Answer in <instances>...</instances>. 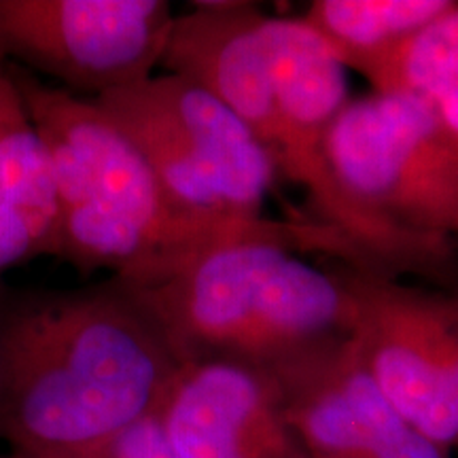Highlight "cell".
I'll use <instances>...</instances> for the list:
<instances>
[{"label": "cell", "mask_w": 458, "mask_h": 458, "mask_svg": "<svg viewBox=\"0 0 458 458\" xmlns=\"http://www.w3.org/2000/svg\"><path fill=\"white\" fill-rule=\"evenodd\" d=\"M7 68L49 159L57 208L54 257L83 272H111L125 286L156 283L204 250L242 240H272L340 261L351 257L346 240L310 219L210 221L181 213L94 98Z\"/></svg>", "instance_id": "cell-1"}, {"label": "cell", "mask_w": 458, "mask_h": 458, "mask_svg": "<svg viewBox=\"0 0 458 458\" xmlns=\"http://www.w3.org/2000/svg\"><path fill=\"white\" fill-rule=\"evenodd\" d=\"M181 365L113 278L17 303L0 317V439L26 458L94 448L156 416Z\"/></svg>", "instance_id": "cell-2"}, {"label": "cell", "mask_w": 458, "mask_h": 458, "mask_svg": "<svg viewBox=\"0 0 458 458\" xmlns=\"http://www.w3.org/2000/svg\"><path fill=\"white\" fill-rule=\"evenodd\" d=\"M125 289L181 363L219 359L270 371L346 342L357 320L348 267L325 270L272 240L215 246Z\"/></svg>", "instance_id": "cell-3"}, {"label": "cell", "mask_w": 458, "mask_h": 458, "mask_svg": "<svg viewBox=\"0 0 458 458\" xmlns=\"http://www.w3.org/2000/svg\"><path fill=\"white\" fill-rule=\"evenodd\" d=\"M276 125L267 140L278 179L306 193L310 221L348 240L371 266L408 272L427 257L428 242L360 206L337 179L327 156V131L352 98L348 68L301 17L263 15Z\"/></svg>", "instance_id": "cell-4"}, {"label": "cell", "mask_w": 458, "mask_h": 458, "mask_svg": "<svg viewBox=\"0 0 458 458\" xmlns=\"http://www.w3.org/2000/svg\"><path fill=\"white\" fill-rule=\"evenodd\" d=\"M94 100L134 142L176 210L210 221L266 216L278 172L253 131L208 91L156 72Z\"/></svg>", "instance_id": "cell-5"}, {"label": "cell", "mask_w": 458, "mask_h": 458, "mask_svg": "<svg viewBox=\"0 0 458 458\" xmlns=\"http://www.w3.org/2000/svg\"><path fill=\"white\" fill-rule=\"evenodd\" d=\"M327 156L374 215L458 242V145L427 102L393 94L351 100L327 131Z\"/></svg>", "instance_id": "cell-6"}, {"label": "cell", "mask_w": 458, "mask_h": 458, "mask_svg": "<svg viewBox=\"0 0 458 458\" xmlns=\"http://www.w3.org/2000/svg\"><path fill=\"white\" fill-rule=\"evenodd\" d=\"M357 300L351 342L371 380L416 431L458 448V293L348 267Z\"/></svg>", "instance_id": "cell-7"}, {"label": "cell", "mask_w": 458, "mask_h": 458, "mask_svg": "<svg viewBox=\"0 0 458 458\" xmlns=\"http://www.w3.org/2000/svg\"><path fill=\"white\" fill-rule=\"evenodd\" d=\"M174 15L164 0H0V62L100 98L156 74Z\"/></svg>", "instance_id": "cell-8"}, {"label": "cell", "mask_w": 458, "mask_h": 458, "mask_svg": "<svg viewBox=\"0 0 458 458\" xmlns=\"http://www.w3.org/2000/svg\"><path fill=\"white\" fill-rule=\"evenodd\" d=\"M266 374L310 458H448L388 403L351 337Z\"/></svg>", "instance_id": "cell-9"}, {"label": "cell", "mask_w": 458, "mask_h": 458, "mask_svg": "<svg viewBox=\"0 0 458 458\" xmlns=\"http://www.w3.org/2000/svg\"><path fill=\"white\" fill-rule=\"evenodd\" d=\"M156 418L181 458H310L263 369L187 360Z\"/></svg>", "instance_id": "cell-10"}, {"label": "cell", "mask_w": 458, "mask_h": 458, "mask_svg": "<svg viewBox=\"0 0 458 458\" xmlns=\"http://www.w3.org/2000/svg\"><path fill=\"white\" fill-rule=\"evenodd\" d=\"M55 219L47 153L9 68L0 62V276L51 255Z\"/></svg>", "instance_id": "cell-11"}, {"label": "cell", "mask_w": 458, "mask_h": 458, "mask_svg": "<svg viewBox=\"0 0 458 458\" xmlns=\"http://www.w3.org/2000/svg\"><path fill=\"white\" fill-rule=\"evenodd\" d=\"M374 94L411 96L427 105L458 94V3L386 47L342 60Z\"/></svg>", "instance_id": "cell-12"}, {"label": "cell", "mask_w": 458, "mask_h": 458, "mask_svg": "<svg viewBox=\"0 0 458 458\" xmlns=\"http://www.w3.org/2000/svg\"><path fill=\"white\" fill-rule=\"evenodd\" d=\"M452 4L454 0H314L301 20L342 62L408 37Z\"/></svg>", "instance_id": "cell-13"}, {"label": "cell", "mask_w": 458, "mask_h": 458, "mask_svg": "<svg viewBox=\"0 0 458 458\" xmlns=\"http://www.w3.org/2000/svg\"><path fill=\"white\" fill-rule=\"evenodd\" d=\"M60 458H181L156 416L145 418L94 448Z\"/></svg>", "instance_id": "cell-14"}, {"label": "cell", "mask_w": 458, "mask_h": 458, "mask_svg": "<svg viewBox=\"0 0 458 458\" xmlns=\"http://www.w3.org/2000/svg\"><path fill=\"white\" fill-rule=\"evenodd\" d=\"M0 458H26V456H21V454H17V452L7 450V452H0Z\"/></svg>", "instance_id": "cell-15"}]
</instances>
